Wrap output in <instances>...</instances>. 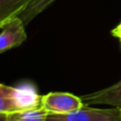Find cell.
Returning <instances> with one entry per match:
<instances>
[{
    "instance_id": "6da1fadb",
    "label": "cell",
    "mask_w": 121,
    "mask_h": 121,
    "mask_svg": "<svg viewBox=\"0 0 121 121\" xmlns=\"http://www.w3.org/2000/svg\"><path fill=\"white\" fill-rule=\"evenodd\" d=\"M40 98L32 83H23L16 87L0 83V114L39 107Z\"/></svg>"
},
{
    "instance_id": "7a4b0ae2",
    "label": "cell",
    "mask_w": 121,
    "mask_h": 121,
    "mask_svg": "<svg viewBox=\"0 0 121 121\" xmlns=\"http://www.w3.org/2000/svg\"><path fill=\"white\" fill-rule=\"evenodd\" d=\"M46 121H121V109L118 107L97 108L84 104L69 114H48Z\"/></svg>"
},
{
    "instance_id": "3957f363",
    "label": "cell",
    "mask_w": 121,
    "mask_h": 121,
    "mask_svg": "<svg viewBox=\"0 0 121 121\" xmlns=\"http://www.w3.org/2000/svg\"><path fill=\"white\" fill-rule=\"evenodd\" d=\"M84 104L81 97L69 92H49L40 98V107L48 114H69L81 108Z\"/></svg>"
},
{
    "instance_id": "277c9868",
    "label": "cell",
    "mask_w": 121,
    "mask_h": 121,
    "mask_svg": "<svg viewBox=\"0 0 121 121\" xmlns=\"http://www.w3.org/2000/svg\"><path fill=\"white\" fill-rule=\"evenodd\" d=\"M26 25L20 17H15L1 28L0 32V53L18 47L27 39Z\"/></svg>"
},
{
    "instance_id": "5b68a950",
    "label": "cell",
    "mask_w": 121,
    "mask_h": 121,
    "mask_svg": "<svg viewBox=\"0 0 121 121\" xmlns=\"http://www.w3.org/2000/svg\"><path fill=\"white\" fill-rule=\"evenodd\" d=\"M81 98L83 102L88 105L104 104L121 109V80L109 87L82 96Z\"/></svg>"
},
{
    "instance_id": "8992f818",
    "label": "cell",
    "mask_w": 121,
    "mask_h": 121,
    "mask_svg": "<svg viewBox=\"0 0 121 121\" xmlns=\"http://www.w3.org/2000/svg\"><path fill=\"white\" fill-rule=\"evenodd\" d=\"M31 0H0V29L11 19L18 17Z\"/></svg>"
},
{
    "instance_id": "52a82bcc",
    "label": "cell",
    "mask_w": 121,
    "mask_h": 121,
    "mask_svg": "<svg viewBox=\"0 0 121 121\" xmlns=\"http://www.w3.org/2000/svg\"><path fill=\"white\" fill-rule=\"evenodd\" d=\"M47 115L48 113L39 106L8 114L6 121H46Z\"/></svg>"
},
{
    "instance_id": "ba28073f",
    "label": "cell",
    "mask_w": 121,
    "mask_h": 121,
    "mask_svg": "<svg viewBox=\"0 0 121 121\" xmlns=\"http://www.w3.org/2000/svg\"><path fill=\"white\" fill-rule=\"evenodd\" d=\"M56 0H31L26 10L18 17L22 19L25 25H28L32 19H34L38 14L44 12Z\"/></svg>"
},
{
    "instance_id": "9c48e42d",
    "label": "cell",
    "mask_w": 121,
    "mask_h": 121,
    "mask_svg": "<svg viewBox=\"0 0 121 121\" xmlns=\"http://www.w3.org/2000/svg\"><path fill=\"white\" fill-rule=\"evenodd\" d=\"M112 35H113L114 37L118 38L119 42L121 43V22L117 26V27H115L113 30H112Z\"/></svg>"
},
{
    "instance_id": "30bf717a",
    "label": "cell",
    "mask_w": 121,
    "mask_h": 121,
    "mask_svg": "<svg viewBox=\"0 0 121 121\" xmlns=\"http://www.w3.org/2000/svg\"><path fill=\"white\" fill-rule=\"evenodd\" d=\"M8 114H0V121H6Z\"/></svg>"
}]
</instances>
